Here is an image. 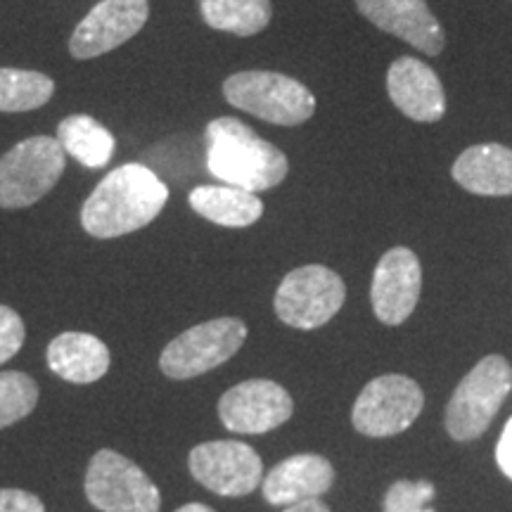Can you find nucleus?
<instances>
[{
	"label": "nucleus",
	"mask_w": 512,
	"mask_h": 512,
	"mask_svg": "<svg viewBox=\"0 0 512 512\" xmlns=\"http://www.w3.org/2000/svg\"><path fill=\"white\" fill-rule=\"evenodd\" d=\"M169 202V188L143 164H124L98 183L81 207V226L98 240H112L150 226Z\"/></svg>",
	"instance_id": "obj_1"
},
{
	"label": "nucleus",
	"mask_w": 512,
	"mask_h": 512,
	"mask_svg": "<svg viewBox=\"0 0 512 512\" xmlns=\"http://www.w3.org/2000/svg\"><path fill=\"white\" fill-rule=\"evenodd\" d=\"M204 140H207L209 174L219 178L223 185L264 192L278 188L290 171L283 150L235 117L209 121Z\"/></svg>",
	"instance_id": "obj_2"
},
{
	"label": "nucleus",
	"mask_w": 512,
	"mask_h": 512,
	"mask_svg": "<svg viewBox=\"0 0 512 512\" xmlns=\"http://www.w3.org/2000/svg\"><path fill=\"white\" fill-rule=\"evenodd\" d=\"M512 392V366L503 356H484L467 373L446 406V432L456 441H475L489 430Z\"/></svg>",
	"instance_id": "obj_3"
},
{
	"label": "nucleus",
	"mask_w": 512,
	"mask_h": 512,
	"mask_svg": "<svg viewBox=\"0 0 512 512\" xmlns=\"http://www.w3.org/2000/svg\"><path fill=\"white\" fill-rule=\"evenodd\" d=\"M223 95L235 110L275 126H299L316 114V95L302 81L280 72H238L223 81Z\"/></svg>",
	"instance_id": "obj_4"
},
{
	"label": "nucleus",
	"mask_w": 512,
	"mask_h": 512,
	"mask_svg": "<svg viewBox=\"0 0 512 512\" xmlns=\"http://www.w3.org/2000/svg\"><path fill=\"white\" fill-rule=\"evenodd\" d=\"M67 166V152L53 136L17 143L0 159V207L27 209L55 188Z\"/></svg>",
	"instance_id": "obj_5"
},
{
	"label": "nucleus",
	"mask_w": 512,
	"mask_h": 512,
	"mask_svg": "<svg viewBox=\"0 0 512 512\" xmlns=\"http://www.w3.org/2000/svg\"><path fill=\"white\" fill-rule=\"evenodd\" d=\"M245 339V320L233 316L207 320L171 339L159 356V368L169 380H192L230 361Z\"/></svg>",
	"instance_id": "obj_6"
},
{
	"label": "nucleus",
	"mask_w": 512,
	"mask_h": 512,
	"mask_svg": "<svg viewBox=\"0 0 512 512\" xmlns=\"http://www.w3.org/2000/svg\"><path fill=\"white\" fill-rule=\"evenodd\" d=\"M347 299V285L328 266L294 268L275 292V316L297 330L323 328L337 316Z\"/></svg>",
	"instance_id": "obj_7"
},
{
	"label": "nucleus",
	"mask_w": 512,
	"mask_h": 512,
	"mask_svg": "<svg viewBox=\"0 0 512 512\" xmlns=\"http://www.w3.org/2000/svg\"><path fill=\"white\" fill-rule=\"evenodd\" d=\"M88 501L102 512H159L162 494L131 458L112 448H102L88 463Z\"/></svg>",
	"instance_id": "obj_8"
},
{
	"label": "nucleus",
	"mask_w": 512,
	"mask_h": 512,
	"mask_svg": "<svg viewBox=\"0 0 512 512\" xmlns=\"http://www.w3.org/2000/svg\"><path fill=\"white\" fill-rule=\"evenodd\" d=\"M425 406L420 384L408 375H380L358 394L351 422L363 437L387 439L406 432Z\"/></svg>",
	"instance_id": "obj_9"
},
{
	"label": "nucleus",
	"mask_w": 512,
	"mask_h": 512,
	"mask_svg": "<svg viewBox=\"0 0 512 512\" xmlns=\"http://www.w3.org/2000/svg\"><path fill=\"white\" fill-rule=\"evenodd\" d=\"M192 477L216 496H249L264 482L261 456L245 441H207L188 458Z\"/></svg>",
	"instance_id": "obj_10"
},
{
	"label": "nucleus",
	"mask_w": 512,
	"mask_h": 512,
	"mask_svg": "<svg viewBox=\"0 0 512 512\" xmlns=\"http://www.w3.org/2000/svg\"><path fill=\"white\" fill-rule=\"evenodd\" d=\"M150 19L147 0H100L69 38L74 60H93L131 41Z\"/></svg>",
	"instance_id": "obj_11"
},
{
	"label": "nucleus",
	"mask_w": 512,
	"mask_h": 512,
	"mask_svg": "<svg viewBox=\"0 0 512 512\" xmlns=\"http://www.w3.org/2000/svg\"><path fill=\"white\" fill-rule=\"evenodd\" d=\"M294 413V401L273 380H245L230 387L219 401L223 427L235 434H266L285 425Z\"/></svg>",
	"instance_id": "obj_12"
},
{
	"label": "nucleus",
	"mask_w": 512,
	"mask_h": 512,
	"mask_svg": "<svg viewBox=\"0 0 512 512\" xmlns=\"http://www.w3.org/2000/svg\"><path fill=\"white\" fill-rule=\"evenodd\" d=\"M422 290V266L413 249L394 247L377 261L370 304L380 323L401 325L411 318Z\"/></svg>",
	"instance_id": "obj_13"
},
{
	"label": "nucleus",
	"mask_w": 512,
	"mask_h": 512,
	"mask_svg": "<svg viewBox=\"0 0 512 512\" xmlns=\"http://www.w3.org/2000/svg\"><path fill=\"white\" fill-rule=\"evenodd\" d=\"M356 10L375 24L420 53L437 57L446 48V34L427 0H354Z\"/></svg>",
	"instance_id": "obj_14"
},
{
	"label": "nucleus",
	"mask_w": 512,
	"mask_h": 512,
	"mask_svg": "<svg viewBox=\"0 0 512 512\" xmlns=\"http://www.w3.org/2000/svg\"><path fill=\"white\" fill-rule=\"evenodd\" d=\"M387 93L394 107L420 124H437L446 114V93L430 64L399 57L387 72Z\"/></svg>",
	"instance_id": "obj_15"
},
{
	"label": "nucleus",
	"mask_w": 512,
	"mask_h": 512,
	"mask_svg": "<svg viewBox=\"0 0 512 512\" xmlns=\"http://www.w3.org/2000/svg\"><path fill=\"white\" fill-rule=\"evenodd\" d=\"M332 484H335V467L328 458L318 453H297L266 472L261 491L266 503L287 508L328 494Z\"/></svg>",
	"instance_id": "obj_16"
},
{
	"label": "nucleus",
	"mask_w": 512,
	"mask_h": 512,
	"mask_svg": "<svg viewBox=\"0 0 512 512\" xmlns=\"http://www.w3.org/2000/svg\"><path fill=\"white\" fill-rule=\"evenodd\" d=\"M453 181L472 195H512V150L501 143H482L463 150L451 169Z\"/></svg>",
	"instance_id": "obj_17"
},
{
	"label": "nucleus",
	"mask_w": 512,
	"mask_h": 512,
	"mask_svg": "<svg viewBox=\"0 0 512 512\" xmlns=\"http://www.w3.org/2000/svg\"><path fill=\"white\" fill-rule=\"evenodd\" d=\"M107 344L88 332H62L48 344V368L64 382L91 384L110 370Z\"/></svg>",
	"instance_id": "obj_18"
},
{
	"label": "nucleus",
	"mask_w": 512,
	"mask_h": 512,
	"mask_svg": "<svg viewBox=\"0 0 512 512\" xmlns=\"http://www.w3.org/2000/svg\"><path fill=\"white\" fill-rule=\"evenodd\" d=\"M188 202L195 214L223 228H247L264 216V202L256 192L233 185H197Z\"/></svg>",
	"instance_id": "obj_19"
},
{
	"label": "nucleus",
	"mask_w": 512,
	"mask_h": 512,
	"mask_svg": "<svg viewBox=\"0 0 512 512\" xmlns=\"http://www.w3.org/2000/svg\"><path fill=\"white\" fill-rule=\"evenodd\" d=\"M57 140H60L62 150L86 169H102L110 164L114 147H117L110 128L102 126L91 114H72V117L62 119L57 126Z\"/></svg>",
	"instance_id": "obj_20"
},
{
	"label": "nucleus",
	"mask_w": 512,
	"mask_h": 512,
	"mask_svg": "<svg viewBox=\"0 0 512 512\" xmlns=\"http://www.w3.org/2000/svg\"><path fill=\"white\" fill-rule=\"evenodd\" d=\"M204 24L233 36L261 34L273 17L271 0H200Z\"/></svg>",
	"instance_id": "obj_21"
},
{
	"label": "nucleus",
	"mask_w": 512,
	"mask_h": 512,
	"mask_svg": "<svg viewBox=\"0 0 512 512\" xmlns=\"http://www.w3.org/2000/svg\"><path fill=\"white\" fill-rule=\"evenodd\" d=\"M55 95V81L31 69L0 67V112H31L48 105Z\"/></svg>",
	"instance_id": "obj_22"
},
{
	"label": "nucleus",
	"mask_w": 512,
	"mask_h": 512,
	"mask_svg": "<svg viewBox=\"0 0 512 512\" xmlns=\"http://www.w3.org/2000/svg\"><path fill=\"white\" fill-rule=\"evenodd\" d=\"M38 403V384L34 377L19 370L0 373V430L24 420Z\"/></svg>",
	"instance_id": "obj_23"
},
{
	"label": "nucleus",
	"mask_w": 512,
	"mask_h": 512,
	"mask_svg": "<svg viewBox=\"0 0 512 512\" xmlns=\"http://www.w3.org/2000/svg\"><path fill=\"white\" fill-rule=\"evenodd\" d=\"M437 496L432 482L427 479H399L384 494V512H425V505Z\"/></svg>",
	"instance_id": "obj_24"
},
{
	"label": "nucleus",
	"mask_w": 512,
	"mask_h": 512,
	"mask_svg": "<svg viewBox=\"0 0 512 512\" xmlns=\"http://www.w3.org/2000/svg\"><path fill=\"white\" fill-rule=\"evenodd\" d=\"M24 337H27V328H24L22 316L10 306L0 304V366L19 354V349L24 347Z\"/></svg>",
	"instance_id": "obj_25"
},
{
	"label": "nucleus",
	"mask_w": 512,
	"mask_h": 512,
	"mask_svg": "<svg viewBox=\"0 0 512 512\" xmlns=\"http://www.w3.org/2000/svg\"><path fill=\"white\" fill-rule=\"evenodd\" d=\"M0 512H46V505L31 491L0 489Z\"/></svg>",
	"instance_id": "obj_26"
},
{
	"label": "nucleus",
	"mask_w": 512,
	"mask_h": 512,
	"mask_svg": "<svg viewBox=\"0 0 512 512\" xmlns=\"http://www.w3.org/2000/svg\"><path fill=\"white\" fill-rule=\"evenodd\" d=\"M496 463L501 467V472L512 482V418L505 422L501 439L496 446Z\"/></svg>",
	"instance_id": "obj_27"
},
{
	"label": "nucleus",
	"mask_w": 512,
	"mask_h": 512,
	"mask_svg": "<svg viewBox=\"0 0 512 512\" xmlns=\"http://www.w3.org/2000/svg\"><path fill=\"white\" fill-rule=\"evenodd\" d=\"M283 512H330L328 505H325L320 498H313V501H304V503H294L287 505Z\"/></svg>",
	"instance_id": "obj_28"
},
{
	"label": "nucleus",
	"mask_w": 512,
	"mask_h": 512,
	"mask_svg": "<svg viewBox=\"0 0 512 512\" xmlns=\"http://www.w3.org/2000/svg\"><path fill=\"white\" fill-rule=\"evenodd\" d=\"M176 512H216V510L209 508V505H204V503H188V505H183V508H178Z\"/></svg>",
	"instance_id": "obj_29"
},
{
	"label": "nucleus",
	"mask_w": 512,
	"mask_h": 512,
	"mask_svg": "<svg viewBox=\"0 0 512 512\" xmlns=\"http://www.w3.org/2000/svg\"><path fill=\"white\" fill-rule=\"evenodd\" d=\"M425 512H432V510H425Z\"/></svg>",
	"instance_id": "obj_30"
}]
</instances>
